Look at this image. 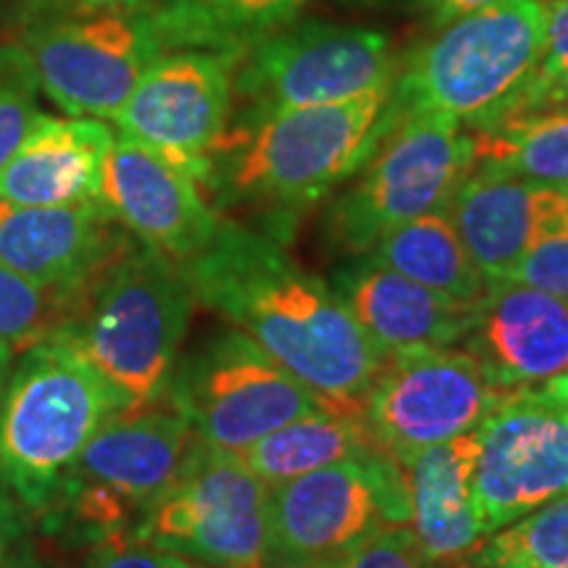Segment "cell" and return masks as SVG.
<instances>
[{"instance_id":"cell-1","label":"cell","mask_w":568,"mask_h":568,"mask_svg":"<svg viewBox=\"0 0 568 568\" xmlns=\"http://www.w3.org/2000/svg\"><path fill=\"white\" fill-rule=\"evenodd\" d=\"M180 266L195 303L264 347L326 408L364 418L385 355L332 284L305 272L282 240L222 219L211 243Z\"/></svg>"},{"instance_id":"cell-2","label":"cell","mask_w":568,"mask_h":568,"mask_svg":"<svg viewBox=\"0 0 568 568\" xmlns=\"http://www.w3.org/2000/svg\"><path fill=\"white\" fill-rule=\"evenodd\" d=\"M389 88L351 101L230 119L211 159L203 193L245 209L266 234L287 240L305 211L364 166L387 132Z\"/></svg>"},{"instance_id":"cell-3","label":"cell","mask_w":568,"mask_h":568,"mask_svg":"<svg viewBox=\"0 0 568 568\" xmlns=\"http://www.w3.org/2000/svg\"><path fill=\"white\" fill-rule=\"evenodd\" d=\"M193 308L182 266L130 240L80 290L55 301L48 337L80 353L126 410L148 408L166 400Z\"/></svg>"},{"instance_id":"cell-4","label":"cell","mask_w":568,"mask_h":568,"mask_svg":"<svg viewBox=\"0 0 568 568\" xmlns=\"http://www.w3.org/2000/svg\"><path fill=\"white\" fill-rule=\"evenodd\" d=\"M545 45L542 0H506L447 21L397 61L385 119L414 113L493 126L521 103Z\"/></svg>"},{"instance_id":"cell-5","label":"cell","mask_w":568,"mask_h":568,"mask_svg":"<svg viewBox=\"0 0 568 568\" xmlns=\"http://www.w3.org/2000/svg\"><path fill=\"white\" fill-rule=\"evenodd\" d=\"M122 410L124 397L80 353L40 339L21 353L0 403V479L42 516L84 445Z\"/></svg>"},{"instance_id":"cell-6","label":"cell","mask_w":568,"mask_h":568,"mask_svg":"<svg viewBox=\"0 0 568 568\" xmlns=\"http://www.w3.org/2000/svg\"><path fill=\"white\" fill-rule=\"evenodd\" d=\"M197 443L174 408L148 406L111 416L63 477L45 531L98 545L130 539L142 514L166 493Z\"/></svg>"},{"instance_id":"cell-7","label":"cell","mask_w":568,"mask_h":568,"mask_svg":"<svg viewBox=\"0 0 568 568\" xmlns=\"http://www.w3.org/2000/svg\"><path fill=\"white\" fill-rule=\"evenodd\" d=\"M471 169L474 134L456 119L414 113L389 122L376 151L326 209V237L345 255L366 253L395 226L445 211Z\"/></svg>"},{"instance_id":"cell-8","label":"cell","mask_w":568,"mask_h":568,"mask_svg":"<svg viewBox=\"0 0 568 568\" xmlns=\"http://www.w3.org/2000/svg\"><path fill=\"white\" fill-rule=\"evenodd\" d=\"M166 400L201 443L234 456L293 418L329 410L234 326L211 332L190 351L182 347Z\"/></svg>"},{"instance_id":"cell-9","label":"cell","mask_w":568,"mask_h":568,"mask_svg":"<svg viewBox=\"0 0 568 568\" xmlns=\"http://www.w3.org/2000/svg\"><path fill=\"white\" fill-rule=\"evenodd\" d=\"M272 487L234 453L197 439L172 485L130 539L203 568H268Z\"/></svg>"},{"instance_id":"cell-10","label":"cell","mask_w":568,"mask_h":568,"mask_svg":"<svg viewBox=\"0 0 568 568\" xmlns=\"http://www.w3.org/2000/svg\"><path fill=\"white\" fill-rule=\"evenodd\" d=\"M397 61L385 32L293 19L237 59L232 119L351 101L393 84Z\"/></svg>"},{"instance_id":"cell-11","label":"cell","mask_w":568,"mask_h":568,"mask_svg":"<svg viewBox=\"0 0 568 568\" xmlns=\"http://www.w3.org/2000/svg\"><path fill=\"white\" fill-rule=\"evenodd\" d=\"M272 487L268 568L329 564L387 527H408L403 468L385 450Z\"/></svg>"},{"instance_id":"cell-12","label":"cell","mask_w":568,"mask_h":568,"mask_svg":"<svg viewBox=\"0 0 568 568\" xmlns=\"http://www.w3.org/2000/svg\"><path fill=\"white\" fill-rule=\"evenodd\" d=\"M477 443L474 508L485 535L568 493V372L508 389Z\"/></svg>"},{"instance_id":"cell-13","label":"cell","mask_w":568,"mask_h":568,"mask_svg":"<svg viewBox=\"0 0 568 568\" xmlns=\"http://www.w3.org/2000/svg\"><path fill=\"white\" fill-rule=\"evenodd\" d=\"M40 90L69 116L111 119L169 51L153 9L61 13L24 42Z\"/></svg>"},{"instance_id":"cell-14","label":"cell","mask_w":568,"mask_h":568,"mask_svg":"<svg viewBox=\"0 0 568 568\" xmlns=\"http://www.w3.org/2000/svg\"><path fill=\"white\" fill-rule=\"evenodd\" d=\"M506 393L460 345L414 347L385 358L364 424L389 458L406 464L426 447L477 429Z\"/></svg>"},{"instance_id":"cell-15","label":"cell","mask_w":568,"mask_h":568,"mask_svg":"<svg viewBox=\"0 0 568 568\" xmlns=\"http://www.w3.org/2000/svg\"><path fill=\"white\" fill-rule=\"evenodd\" d=\"M237 59L203 48L159 55L113 116L119 134L153 148L203 187L232 119Z\"/></svg>"},{"instance_id":"cell-16","label":"cell","mask_w":568,"mask_h":568,"mask_svg":"<svg viewBox=\"0 0 568 568\" xmlns=\"http://www.w3.org/2000/svg\"><path fill=\"white\" fill-rule=\"evenodd\" d=\"M95 201L138 243L176 264L201 253L222 222L195 176L126 134L105 153Z\"/></svg>"},{"instance_id":"cell-17","label":"cell","mask_w":568,"mask_h":568,"mask_svg":"<svg viewBox=\"0 0 568 568\" xmlns=\"http://www.w3.org/2000/svg\"><path fill=\"white\" fill-rule=\"evenodd\" d=\"M130 243L98 201L17 205L0 201V264L55 301L80 290Z\"/></svg>"},{"instance_id":"cell-18","label":"cell","mask_w":568,"mask_h":568,"mask_svg":"<svg viewBox=\"0 0 568 568\" xmlns=\"http://www.w3.org/2000/svg\"><path fill=\"white\" fill-rule=\"evenodd\" d=\"M497 387L514 389L568 372V303L514 280H489L464 343Z\"/></svg>"},{"instance_id":"cell-19","label":"cell","mask_w":568,"mask_h":568,"mask_svg":"<svg viewBox=\"0 0 568 568\" xmlns=\"http://www.w3.org/2000/svg\"><path fill=\"white\" fill-rule=\"evenodd\" d=\"M329 284L385 358L414 347L460 345L477 322L479 301L439 295L364 253L351 255Z\"/></svg>"},{"instance_id":"cell-20","label":"cell","mask_w":568,"mask_h":568,"mask_svg":"<svg viewBox=\"0 0 568 568\" xmlns=\"http://www.w3.org/2000/svg\"><path fill=\"white\" fill-rule=\"evenodd\" d=\"M477 429L432 445L403 468L408 495V531L429 560L439 566L466 564L485 539L474 508Z\"/></svg>"},{"instance_id":"cell-21","label":"cell","mask_w":568,"mask_h":568,"mask_svg":"<svg viewBox=\"0 0 568 568\" xmlns=\"http://www.w3.org/2000/svg\"><path fill=\"white\" fill-rule=\"evenodd\" d=\"M566 190L474 166L445 205L453 230L487 280L514 272Z\"/></svg>"},{"instance_id":"cell-22","label":"cell","mask_w":568,"mask_h":568,"mask_svg":"<svg viewBox=\"0 0 568 568\" xmlns=\"http://www.w3.org/2000/svg\"><path fill=\"white\" fill-rule=\"evenodd\" d=\"M116 132L101 119L48 116L0 169V201L74 205L95 201L101 169Z\"/></svg>"},{"instance_id":"cell-23","label":"cell","mask_w":568,"mask_h":568,"mask_svg":"<svg viewBox=\"0 0 568 568\" xmlns=\"http://www.w3.org/2000/svg\"><path fill=\"white\" fill-rule=\"evenodd\" d=\"M374 450L382 447L374 443L364 418L318 410L293 418L280 429L255 439L251 447L237 453V458L266 485H280L316 468L368 456Z\"/></svg>"},{"instance_id":"cell-24","label":"cell","mask_w":568,"mask_h":568,"mask_svg":"<svg viewBox=\"0 0 568 568\" xmlns=\"http://www.w3.org/2000/svg\"><path fill=\"white\" fill-rule=\"evenodd\" d=\"M364 255L456 301L477 303L487 293L489 280L466 253L445 211L424 213L395 226Z\"/></svg>"},{"instance_id":"cell-25","label":"cell","mask_w":568,"mask_h":568,"mask_svg":"<svg viewBox=\"0 0 568 568\" xmlns=\"http://www.w3.org/2000/svg\"><path fill=\"white\" fill-rule=\"evenodd\" d=\"M305 0H159L155 19L169 51L203 48L243 55L295 19Z\"/></svg>"},{"instance_id":"cell-26","label":"cell","mask_w":568,"mask_h":568,"mask_svg":"<svg viewBox=\"0 0 568 568\" xmlns=\"http://www.w3.org/2000/svg\"><path fill=\"white\" fill-rule=\"evenodd\" d=\"M474 134V166L568 193V105L510 113Z\"/></svg>"},{"instance_id":"cell-27","label":"cell","mask_w":568,"mask_h":568,"mask_svg":"<svg viewBox=\"0 0 568 568\" xmlns=\"http://www.w3.org/2000/svg\"><path fill=\"white\" fill-rule=\"evenodd\" d=\"M479 568H568V493L495 529L466 560Z\"/></svg>"},{"instance_id":"cell-28","label":"cell","mask_w":568,"mask_h":568,"mask_svg":"<svg viewBox=\"0 0 568 568\" xmlns=\"http://www.w3.org/2000/svg\"><path fill=\"white\" fill-rule=\"evenodd\" d=\"M40 119V82L30 53L17 42H0V169Z\"/></svg>"},{"instance_id":"cell-29","label":"cell","mask_w":568,"mask_h":568,"mask_svg":"<svg viewBox=\"0 0 568 568\" xmlns=\"http://www.w3.org/2000/svg\"><path fill=\"white\" fill-rule=\"evenodd\" d=\"M55 297L38 284L0 264V345L24 353L51 335Z\"/></svg>"},{"instance_id":"cell-30","label":"cell","mask_w":568,"mask_h":568,"mask_svg":"<svg viewBox=\"0 0 568 568\" xmlns=\"http://www.w3.org/2000/svg\"><path fill=\"white\" fill-rule=\"evenodd\" d=\"M503 280L529 284L568 303V193L548 213L514 272Z\"/></svg>"},{"instance_id":"cell-31","label":"cell","mask_w":568,"mask_h":568,"mask_svg":"<svg viewBox=\"0 0 568 568\" xmlns=\"http://www.w3.org/2000/svg\"><path fill=\"white\" fill-rule=\"evenodd\" d=\"M545 45L537 74L514 113L568 105V0H542ZM510 116V113H508Z\"/></svg>"},{"instance_id":"cell-32","label":"cell","mask_w":568,"mask_h":568,"mask_svg":"<svg viewBox=\"0 0 568 568\" xmlns=\"http://www.w3.org/2000/svg\"><path fill=\"white\" fill-rule=\"evenodd\" d=\"M316 568H453L429 560L416 545L408 527H387L376 531L343 556Z\"/></svg>"},{"instance_id":"cell-33","label":"cell","mask_w":568,"mask_h":568,"mask_svg":"<svg viewBox=\"0 0 568 568\" xmlns=\"http://www.w3.org/2000/svg\"><path fill=\"white\" fill-rule=\"evenodd\" d=\"M82 568H203L184 560L174 552L151 548V545L134 542V539L116 537L92 545L88 560Z\"/></svg>"},{"instance_id":"cell-34","label":"cell","mask_w":568,"mask_h":568,"mask_svg":"<svg viewBox=\"0 0 568 568\" xmlns=\"http://www.w3.org/2000/svg\"><path fill=\"white\" fill-rule=\"evenodd\" d=\"M3 568H74L69 552L63 550L59 535L45 531V535H34L30 529L24 539L17 545Z\"/></svg>"},{"instance_id":"cell-35","label":"cell","mask_w":568,"mask_h":568,"mask_svg":"<svg viewBox=\"0 0 568 568\" xmlns=\"http://www.w3.org/2000/svg\"><path fill=\"white\" fill-rule=\"evenodd\" d=\"M30 529V510L21 506L19 497L0 479V568Z\"/></svg>"},{"instance_id":"cell-36","label":"cell","mask_w":568,"mask_h":568,"mask_svg":"<svg viewBox=\"0 0 568 568\" xmlns=\"http://www.w3.org/2000/svg\"><path fill=\"white\" fill-rule=\"evenodd\" d=\"M506 3V0H414V9L429 30H439L447 21L466 17V13L489 9V6Z\"/></svg>"},{"instance_id":"cell-37","label":"cell","mask_w":568,"mask_h":568,"mask_svg":"<svg viewBox=\"0 0 568 568\" xmlns=\"http://www.w3.org/2000/svg\"><path fill=\"white\" fill-rule=\"evenodd\" d=\"M59 13H105L153 9L159 0H51Z\"/></svg>"},{"instance_id":"cell-38","label":"cell","mask_w":568,"mask_h":568,"mask_svg":"<svg viewBox=\"0 0 568 568\" xmlns=\"http://www.w3.org/2000/svg\"><path fill=\"white\" fill-rule=\"evenodd\" d=\"M13 366H17V351L9 345H0V403H3L6 387H9Z\"/></svg>"},{"instance_id":"cell-39","label":"cell","mask_w":568,"mask_h":568,"mask_svg":"<svg viewBox=\"0 0 568 568\" xmlns=\"http://www.w3.org/2000/svg\"><path fill=\"white\" fill-rule=\"evenodd\" d=\"M339 6H353V9H385V6L400 3V0H335Z\"/></svg>"},{"instance_id":"cell-40","label":"cell","mask_w":568,"mask_h":568,"mask_svg":"<svg viewBox=\"0 0 568 568\" xmlns=\"http://www.w3.org/2000/svg\"><path fill=\"white\" fill-rule=\"evenodd\" d=\"M453 568H479V566H468V564H458V566H453Z\"/></svg>"}]
</instances>
